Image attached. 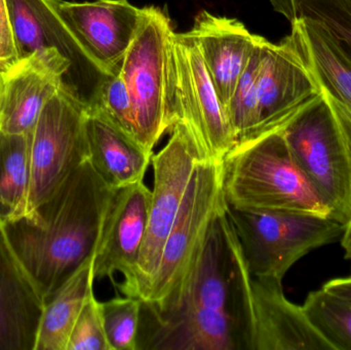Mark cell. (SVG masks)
<instances>
[{"mask_svg": "<svg viewBox=\"0 0 351 350\" xmlns=\"http://www.w3.org/2000/svg\"><path fill=\"white\" fill-rule=\"evenodd\" d=\"M235 244L226 205L175 303L162 312L142 305L138 350L241 349Z\"/></svg>", "mask_w": 351, "mask_h": 350, "instance_id": "2", "label": "cell"}, {"mask_svg": "<svg viewBox=\"0 0 351 350\" xmlns=\"http://www.w3.org/2000/svg\"><path fill=\"white\" fill-rule=\"evenodd\" d=\"M319 90L351 123V61L319 28L298 18L292 24Z\"/></svg>", "mask_w": 351, "mask_h": 350, "instance_id": "20", "label": "cell"}, {"mask_svg": "<svg viewBox=\"0 0 351 350\" xmlns=\"http://www.w3.org/2000/svg\"><path fill=\"white\" fill-rule=\"evenodd\" d=\"M18 60L59 51L72 66L68 92L90 106L103 74L90 63L53 6V0H6Z\"/></svg>", "mask_w": 351, "mask_h": 350, "instance_id": "14", "label": "cell"}, {"mask_svg": "<svg viewBox=\"0 0 351 350\" xmlns=\"http://www.w3.org/2000/svg\"><path fill=\"white\" fill-rule=\"evenodd\" d=\"M226 205L223 162H199L142 299L144 305L162 312L175 303L197 262L213 220Z\"/></svg>", "mask_w": 351, "mask_h": 350, "instance_id": "6", "label": "cell"}, {"mask_svg": "<svg viewBox=\"0 0 351 350\" xmlns=\"http://www.w3.org/2000/svg\"><path fill=\"white\" fill-rule=\"evenodd\" d=\"M328 291L333 292L338 295L343 296L351 300V275L346 277H339L328 282L323 286Z\"/></svg>", "mask_w": 351, "mask_h": 350, "instance_id": "31", "label": "cell"}, {"mask_svg": "<svg viewBox=\"0 0 351 350\" xmlns=\"http://www.w3.org/2000/svg\"><path fill=\"white\" fill-rule=\"evenodd\" d=\"M94 257L70 277L45 303L35 350H66L70 333L94 292Z\"/></svg>", "mask_w": 351, "mask_h": 350, "instance_id": "21", "label": "cell"}, {"mask_svg": "<svg viewBox=\"0 0 351 350\" xmlns=\"http://www.w3.org/2000/svg\"><path fill=\"white\" fill-rule=\"evenodd\" d=\"M172 63L175 123L186 125L204 162H223L237 138L190 32L173 34Z\"/></svg>", "mask_w": 351, "mask_h": 350, "instance_id": "11", "label": "cell"}, {"mask_svg": "<svg viewBox=\"0 0 351 350\" xmlns=\"http://www.w3.org/2000/svg\"><path fill=\"white\" fill-rule=\"evenodd\" d=\"M257 94L259 123L254 139L282 129L321 94L294 30L278 45L262 38Z\"/></svg>", "mask_w": 351, "mask_h": 350, "instance_id": "12", "label": "cell"}, {"mask_svg": "<svg viewBox=\"0 0 351 350\" xmlns=\"http://www.w3.org/2000/svg\"><path fill=\"white\" fill-rule=\"evenodd\" d=\"M88 109L98 111L121 131L135 139L133 104L119 70L115 73L103 76Z\"/></svg>", "mask_w": 351, "mask_h": 350, "instance_id": "27", "label": "cell"}, {"mask_svg": "<svg viewBox=\"0 0 351 350\" xmlns=\"http://www.w3.org/2000/svg\"><path fill=\"white\" fill-rule=\"evenodd\" d=\"M31 132L0 131V225L26 217L30 188Z\"/></svg>", "mask_w": 351, "mask_h": 350, "instance_id": "22", "label": "cell"}, {"mask_svg": "<svg viewBox=\"0 0 351 350\" xmlns=\"http://www.w3.org/2000/svg\"><path fill=\"white\" fill-rule=\"evenodd\" d=\"M86 107L60 90L45 105L31 132L30 188L26 217L47 201L88 160Z\"/></svg>", "mask_w": 351, "mask_h": 350, "instance_id": "10", "label": "cell"}, {"mask_svg": "<svg viewBox=\"0 0 351 350\" xmlns=\"http://www.w3.org/2000/svg\"><path fill=\"white\" fill-rule=\"evenodd\" d=\"M88 160L113 190L144 181L154 154L98 111L86 109Z\"/></svg>", "mask_w": 351, "mask_h": 350, "instance_id": "19", "label": "cell"}, {"mask_svg": "<svg viewBox=\"0 0 351 350\" xmlns=\"http://www.w3.org/2000/svg\"><path fill=\"white\" fill-rule=\"evenodd\" d=\"M18 62L12 21L6 0H0V72L5 71Z\"/></svg>", "mask_w": 351, "mask_h": 350, "instance_id": "29", "label": "cell"}, {"mask_svg": "<svg viewBox=\"0 0 351 350\" xmlns=\"http://www.w3.org/2000/svg\"><path fill=\"white\" fill-rule=\"evenodd\" d=\"M55 10L90 63L103 74L119 71L143 18L128 0H53Z\"/></svg>", "mask_w": 351, "mask_h": 350, "instance_id": "13", "label": "cell"}, {"mask_svg": "<svg viewBox=\"0 0 351 350\" xmlns=\"http://www.w3.org/2000/svg\"><path fill=\"white\" fill-rule=\"evenodd\" d=\"M1 84H2V77H1V72H0V98H1Z\"/></svg>", "mask_w": 351, "mask_h": 350, "instance_id": "33", "label": "cell"}, {"mask_svg": "<svg viewBox=\"0 0 351 350\" xmlns=\"http://www.w3.org/2000/svg\"><path fill=\"white\" fill-rule=\"evenodd\" d=\"M243 260L253 277L282 282L305 255L341 238L344 226L325 216L247 211L227 205Z\"/></svg>", "mask_w": 351, "mask_h": 350, "instance_id": "7", "label": "cell"}, {"mask_svg": "<svg viewBox=\"0 0 351 350\" xmlns=\"http://www.w3.org/2000/svg\"><path fill=\"white\" fill-rule=\"evenodd\" d=\"M142 305L141 300L130 296H117L101 302L105 333L111 350H138Z\"/></svg>", "mask_w": 351, "mask_h": 350, "instance_id": "26", "label": "cell"}, {"mask_svg": "<svg viewBox=\"0 0 351 350\" xmlns=\"http://www.w3.org/2000/svg\"><path fill=\"white\" fill-rule=\"evenodd\" d=\"M297 16L325 33L351 61V0H296Z\"/></svg>", "mask_w": 351, "mask_h": 350, "instance_id": "25", "label": "cell"}, {"mask_svg": "<svg viewBox=\"0 0 351 350\" xmlns=\"http://www.w3.org/2000/svg\"><path fill=\"white\" fill-rule=\"evenodd\" d=\"M66 350H111L105 333L101 302L94 292L76 318Z\"/></svg>", "mask_w": 351, "mask_h": 350, "instance_id": "28", "label": "cell"}, {"mask_svg": "<svg viewBox=\"0 0 351 350\" xmlns=\"http://www.w3.org/2000/svg\"><path fill=\"white\" fill-rule=\"evenodd\" d=\"M150 201L152 190L144 181L117 191L95 253L96 279H108L117 287V273L123 279L133 273L147 230Z\"/></svg>", "mask_w": 351, "mask_h": 350, "instance_id": "16", "label": "cell"}, {"mask_svg": "<svg viewBox=\"0 0 351 350\" xmlns=\"http://www.w3.org/2000/svg\"><path fill=\"white\" fill-rule=\"evenodd\" d=\"M262 38L263 37H258L257 45L226 107L227 117L237 138V145L251 141L257 134L259 123L257 78L261 59Z\"/></svg>", "mask_w": 351, "mask_h": 350, "instance_id": "24", "label": "cell"}, {"mask_svg": "<svg viewBox=\"0 0 351 350\" xmlns=\"http://www.w3.org/2000/svg\"><path fill=\"white\" fill-rule=\"evenodd\" d=\"M189 32L226 110L259 35L252 34L237 18L215 16L206 10L196 16Z\"/></svg>", "mask_w": 351, "mask_h": 350, "instance_id": "18", "label": "cell"}, {"mask_svg": "<svg viewBox=\"0 0 351 350\" xmlns=\"http://www.w3.org/2000/svg\"><path fill=\"white\" fill-rule=\"evenodd\" d=\"M223 188L227 205L233 209L330 217L282 129L237 144L223 160Z\"/></svg>", "mask_w": 351, "mask_h": 350, "instance_id": "3", "label": "cell"}, {"mask_svg": "<svg viewBox=\"0 0 351 350\" xmlns=\"http://www.w3.org/2000/svg\"><path fill=\"white\" fill-rule=\"evenodd\" d=\"M235 256L241 349L333 350L302 306L286 297L282 282L251 275L237 236Z\"/></svg>", "mask_w": 351, "mask_h": 350, "instance_id": "9", "label": "cell"}, {"mask_svg": "<svg viewBox=\"0 0 351 350\" xmlns=\"http://www.w3.org/2000/svg\"><path fill=\"white\" fill-rule=\"evenodd\" d=\"M173 34L166 12L156 6L143 8L139 30L119 67L133 104L136 141L152 154L175 123Z\"/></svg>", "mask_w": 351, "mask_h": 350, "instance_id": "5", "label": "cell"}, {"mask_svg": "<svg viewBox=\"0 0 351 350\" xmlns=\"http://www.w3.org/2000/svg\"><path fill=\"white\" fill-rule=\"evenodd\" d=\"M282 131L330 218L346 226L351 218L350 121L321 92Z\"/></svg>", "mask_w": 351, "mask_h": 350, "instance_id": "4", "label": "cell"}, {"mask_svg": "<svg viewBox=\"0 0 351 350\" xmlns=\"http://www.w3.org/2000/svg\"><path fill=\"white\" fill-rule=\"evenodd\" d=\"M204 162L186 125L177 121L168 143L152 155L154 183L152 190L147 230L141 254L133 273L117 289L125 296L143 299L160 264L169 234L183 203L196 166Z\"/></svg>", "mask_w": 351, "mask_h": 350, "instance_id": "8", "label": "cell"}, {"mask_svg": "<svg viewBox=\"0 0 351 350\" xmlns=\"http://www.w3.org/2000/svg\"><path fill=\"white\" fill-rule=\"evenodd\" d=\"M115 193L86 160L32 217L1 224L45 303L95 256Z\"/></svg>", "mask_w": 351, "mask_h": 350, "instance_id": "1", "label": "cell"}, {"mask_svg": "<svg viewBox=\"0 0 351 350\" xmlns=\"http://www.w3.org/2000/svg\"><path fill=\"white\" fill-rule=\"evenodd\" d=\"M72 66L59 51L33 53L1 72L0 131L32 132L45 105L61 88L69 90Z\"/></svg>", "mask_w": 351, "mask_h": 350, "instance_id": "15", "label": "cell"}, {"mask_svg": "<svg viewBox=\"0 0 351 350\" xmlns=\"http://www.w3.org/2000/svg\"><path fill=\"white\" fill-rule=\"evenodd\" d=\"M272 8L278 14H282L291 25L296 22L298 16H297L296 0H269Z\"/></svg>", "mask_w": 351, "mask_h": 350, "instance_id": "30", "label": "cell"}, {"mask_svg": "<svg viewBox=\"0 0 351 350\" xmlns=\"http://www.w3.org/2000/svg\"><path fill=\"white\" fill-rule=\"evenodd\" d=\"M45 302L0 225V349L35 350Z\"/></svg>", "mask_w": 351, "mask_h": 350, "instance_id": "17", "label": "cell"}, {"mask_svg": "<svg viewBox=\"0 0 351 350\" xmlns=\"http://www.w3.org/2000/svg\"><path fill=\"white\" fill-rule=\"evenodd\" d=\"M341 246L346 253V258L351 263V218L348 223L344 226L341 236Z\"/></svg>", "mask_w": 351, "mask_h": 350, "instance_id": "32", "label": "cell"}, {"mask_svg": "<svg viewBox=\"0 0 351 350\" xmlns=\"http://www.w3.org/2000/svg\"><path fill=\"white\" fill-rule=\"evenodd\" d=\"M302 308L333 350H351L350 299L322 288L308 294Z\"/></svg>", "mask_w": 351, "mask_h": 350, "instance_id": "23", "label": "cell"}]
</instances>
